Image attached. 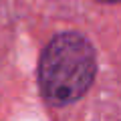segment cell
<instances>
[{
  "mask_svg": "<svg viewBox=\"0 0 121 121\" xmlns=\"http://www.w3.org/2000/svg\"><path fill=\"white\" fill-rule=\"evenodd\" d=\"M95 77V51L77 32L56 35L47 44L39 63V85L52 105L81 99Z\"/></svg>",
  "mask_w": 121,
  "mask_h": 121,
  "instance_id": "cell-1",
  "label": "cell"
},
{
  "mask_svg": "<svg viewBox=\"0 0 121 121\" xmlns=\"http://www.w3.org/2000/svg\"><path fill=\"white\" fill-rule=\"evenodd\" d=\"M103 2H119V0H103Z\"/></svg>",
  "mask_w": 121,
  "mask_h": 121,
  "instance_id": "cell-2",
  "label": "cell"
}]
</instances>
